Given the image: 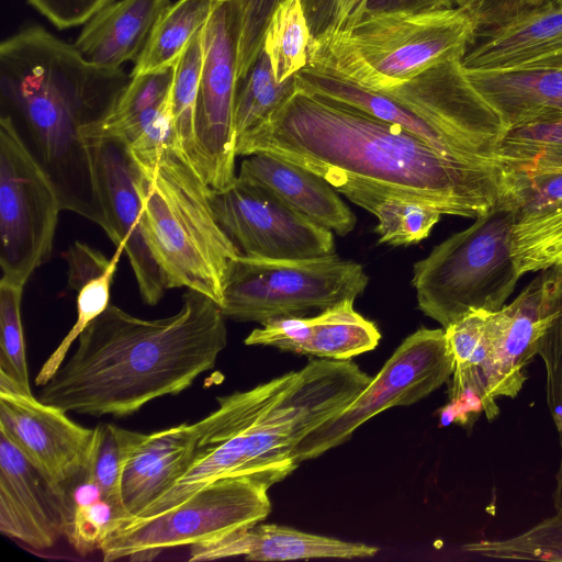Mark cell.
Instances as JSON below:
<instances>
[{"label":"cell","instance_id":"6da1fadb","mask_svg":"<svg viewBox=\"0 0 562 562\" xmlns=\"http://www.w3.org/2000/svg\"><path fill=\"white\" fill-rule=\"evenodd\" d=\"M237 156L267 154L330 186L356 180L419 201L442 215L476 218L502 196L501 166L449 157L405 128L297 87L237 138Z\"/></svg>","mask_w":562,"mask_h":562},{"label":"cell","instance_id":"7a4b0ae2","mask_svg":"<svg viewBox=\"0 0 562 562\" xmlns=\"http://www.w3.org/2000/svg\"><path fill=\"white\" fill-rule=\"evenodd\" d=\"M225 318L220 304L189 289L180 310L164 318H139L110 304L37 398L67 413L132 415L214 368L227 344Z\"/></svg>","mask_w":562,"mask_h":562},{"label":"cell","instance_id":"3957f363","mask_svg":"<svg viewBox=\"0 0 562 562\" xmlns=\"http://www.w3.org/2000/svg\"><path fill=\"white\" fill-rule=\"evenodd\" d=\"M132 79L86 61L76 47L32 26L0 45V115L8 116L53 181L63 210L108 231L91 146L82 128L103 117Z\"/></svg>","mask_w":562,"mask_h":562},{"label":"cell","instance_id":"277c9868","mask_svg":"<svg viewBox=\"0 0 562 562\" xmlns=\"http://www.w3.org/2000/svg\"><path fill=\"white\" fill-rule=\"evenodd\" d=\"M371 380L350 359L319 358L250 390L217 397L218 407L195 423L199 437L187 472L135 517L164 513L224 477L282 481L299 465V443L344 411Z\"/></svg>","mask_w":562,"mask_h":562},{"label":"cell","instance_id":"5b68a950","mask_svg":"<svg viewBox=\"0 0 562 562\" xmlns=\"http://www.w3.org/2000/svg\"><path fill=\"white\" fill-rule=\"evenodd\" d=\"M132 156L144 234L166 289L184 286L221 306L228 263L241 251L214 217L211 188L172 147Z\"/></svg>","mask_w":562,"mask_h":562},{"label":"cell","instance_id":"8992f818","mask_svg":"<svg viewBox=\"0 0 562 562\" xmlns=\"http://www.w3.org/2000/svg\"><path fill=\"white\" fill-rule=\"evenodd\" d=\"M476 29L461 8L362 16L349 31L312 38L307 65L384 91L442 63L462 59Z\"/></svg>","mask_w":562,"mask_h":562},{"label":"cell","instance_id":"52a82bcc","mask_svg":"<svg viewBox=\"0 0 562 562\" xmlns=\"http://www.w3.org/2000/svg\"><path fill=\"white\" fill-rule=\"evenodd\" d=\"M513 210L505 199L415 262L418 308L442 328L505 305L521 277L512 254Z\"/></svg>","mask_w":562,"mask_h":562},{"label":"cell","instance_id":"ba28073f","mask_svg":"<svg viewBox=\"0 0 562 562\" xmlns=\"http://www.w3.org/2000/svg\"><path fill=\"white\" fill-rule=\"evenodd\" d=\"M278 482L265 475L224 477L164 513L115 520L101 541L102 559L150 561L165 549L190 547L254 526L270 514L268 491Z\"/></svg>","mask_w":562,"mask_h":562},{"label":"cell","instance_id":"9c48e42d","mask_svg":"<svg viewBox=\"0 0 562 562\" xmlns=\"http://www.w3.org/2000/svg\"><path fill=\"white\" fill-rule=\"evenodd\" d=\"M368 282L360 263L336 252L303 259L241 254L228 263L221 308L226 318L263 324L356 300Z\"/></svg>","mask_w":562,"mask_h":562},{"label":"cell","instance_id":"30bf717a","mask_svg":"<svg viewBox=\"0 0 562 562\" xmlns=\"http://www.w3.org/2000/svg\"><path fill=\"white\" fill-rule=\"evenodd\" d=\"M63 205L49 176L13 122L0 115V267L25 286L52 255Z\"/></svg>","mask_w":562,"mask_h":562},{"label":"cell","instance_id":"8fae6325","mask_svg":"<svg viewBox=\"0 0 562 562\" xmlns=\"http://www.w3.org/2000/svg\"><path fill=\"white\" fill-rule=\"evenodd\" d=\"M453 359L445 328H419L395 349L367 387L339 414L310 432L296 447L297 463L348 441L373 416L412 405L447 383Z\"/></svg>","mask_w":562,"mask_h":562},{"label":"cell","instance_id":"7c38bea8","mask_svg":"<svg viewBox=\"0 0 562 562\" xmlns=\"http://www.w3.org/2000/svg\"><path fill=\"white\" fill-rule=\"evenodd\" d=\"M239 19L236 0H216L203 27V65L194 111L195 170L212 189L237 177L234 109Z\"/></svg>","mask_w":562,"mask_h":562},{"label":"cell","instance_id":"4fadbf2b","mask_svg":"<svg viewBox=\"0 0 562 562\" xmlns=\"http://www.w3.org/2000/svg\"><path fill=\"white\" fill-rule=\"evenodd\" d=\"M210 204L218 225L243 255L303 259L335 254L330 229L250 180L237 176L224 189L211 188Z\"/></svg>","mask_w":562,"mask_h":562},{"label":"cell","instance_id":"5bb4252c","mask_svg":"<svg viewBox=\"0 0 562 562\" xmlns=\"http://www.w3.org/2000/svg\"><path fill=\"white\" fill-rule=\"evenodd\" d=\"M33 394L0 390V430L59 491H70L98 449L101 426L83 427Z\"/></svg>","mask_w":562,"mask_h":562},{"label":"cell","instance_id":"9a60e30c","mask_svg":"<svg viewBox=\"0 0 562 562\" xmlns=\"http://www.w3.org/2000/svg\"><path fill=\"white\" fill-rule=\"evenodd\" d=\"M508 305L488 312L492 336L491 396L516 397L526 369L562 307V274L555 266L538 271Z\"/></svg>","mask_w":562,"mask_h":562},{"label":"cell","instance_id":"2e32d148","mask_svg":"<svg viewBox=\"0 0 562 562\" xmlns=\"http://www.w3.org/2000/svg\"><path fill=\"white\" fill-rule=\"evenodd\" d=\"M88 140L95 186L108 222L106 235L116 247H124L143 301L156 305L167 289L144 234L135 160L120 139Z\"/></svg>","mask_w":562,"mask_h":562},{"label":"cell","instance_id":"e0dca14e","mask_svg":"<svg viewBox=\"0 0 562 562\" xmlns=\"http://www.w3.org/2000/svg\"><path fill=\"white\" fill-rule=\"evenodd\" d=\"M70 496L54 486L0 430V531L35 550L66 535Z\"/></svg>","mask_w":562,"mask_h":562},{"label":"cell","instance_id":"ac0fdd59","mask_svg":"<svg viewBox=\"0 0 562 562\" xmlns=\"http://www.w3.org/2000/svg\"><path fill=\"white\" fill-rule=\"evenodd\" d=\"M467 70L562 68V1L479 31L464 53Z\"/></svg>","mask_w":562,"mask_h":562},{"label":"cell","instance_id":"d6986e66","mask_svg":"<svg viewBox=\"0 0 562 562\" xmlns=\"http://www.w3.org/2000/svg\"><path fill=\"white\" fill-rule=\"evenodd\" d=\"M175 67L132 76L110 111L82 128L83 137L120 139L134 155L175 148L170 106Z\"/></svg>","mask_w":562,"mask_h":562},{"label":"cell","instance_id":"ffe728a7","mask_svg":"<svg viewBox=\"0 0 562 562\" xmlns=\"http://www.w3.org/2000/svg\"><path fill=\"white\" fill-rule=\"evenodd\" d=\"M379 548L360 542L308 533L274 524H256L190 546L189 561H213L244 557L247 561L272 562L300 559H361Z\"/></svg>","mask_w":562,"mask_h":562},{"label":"cell","instance_id":"44dd1931","mask_svg":"<svg viewBox=\"0 0 562 562\" xmlns=\"http://www.w3.org/2000/svg\"><path fill=\"white\" fill-rule=\"evenodd\" d=\"M196 424H180L151 434L131 432L122 475V497L131 517L167 492L191 465Z\"/></svg>","mask_w":562,"mask_h":562},{"label":"cell","instance_id":"7402d4cb","mask_svg":"<svg viewBox=\"0 0 562 562\" xmlns=\"http://www.w3.org/2000/svg\"><path fill=\"white\" fill-rule=\"evenodd\" d=\"M260 184L318 225L345 236L357 218L336 189L312 171L267 154L243 160L237 175Z\"/></svg>","mask_w":562,"mask_h":562},{"label":"cell","instance_id":"603a6c76","mask_svg":"<svg viewBox=\"0 0 562 562\" xmlns=\"http://www.w3.org/2000/svg\"><path fill=\"white\" fill-rule=\"evenodd\" d=\"M169 0H121L97 12L74 46L81 57L100 68L116 69L145 49Z\"/></svg>","mask_w":562,"mask_h":562},{"label":"cell","instance_id":"cb8c5ba5","mask_svg":"<svg viewBox=\"0 0 562 562\" xmlns=\"http://www.w3.org/2000/svg\"><path fill=\"white\" fill-rule=\"evenodd\" d=\"M464 71L507 131L562 119V68Z\"/></svg>","mask_w":562,"mask_h":562},{"label":"cell","instance_id":"d4e9b609","mask_svg":"<svg viewBox=\"0 0 562 562\" xmlns=\"http://www.w3.org/2000/svg\"><path fill=\"white\" fill-rule=\"evenodd\" d=\"M295 80L297 87L305 91L357 109L383 122L401 126L449 157L471 164L498 166L474 158L452 138L385 93L364 88L311 66L300 70L295 75Z\"/></svg>","mask_w":562,"mask_h":562},{"label":"cell","instance_id":"484cf974","mask_svg":"<svg viewBox=\"0 0 562 562\" xmlns=\"http://www.w3.org/2000/svg\"><path fill=\"white\" fill-rule=\"evenodd\" d=\"M488 312L467 314L445 328L453 359L449 397L452 403L469 398L488 420L498 415L490 393L493 342Z\"/></svg>","mask_w":562,"mask_h":562},{"label":"cell","instance_id":"4316f807","mask_svg":"<svg viewBox=\"0 0 562 562\" xmlns=\"http://www.w3.org/2000/svg\"><path fill=\"white\" fill-rule=\"evenodd\" d=\"M353 303L355 300L347 299L316 316H301L294 353L349 360L373 350L381 334L374 323L355 310Z\"/></svg>","mask_w":562,"mask_h":562},{"label":"cell","instance_id":"83f0119b","mask_svg":"<svg viewBox=\"0 0 562 562\" xmlns=\"http://www.w3.org/2000/svg\"><path fill=\"white\" fill-rule=\"evenodd\" d=\"M334 188L378 218L374 232L379 235L380 244H418L429 236L442 215L419 201L364 182L346 180Z\"/></svg>","mask_w":562,"mask_h":562},{"label":"cell","instance_id":"f1b7e54d","mask_svg":"<svg viewBox=\"0 0 562 562\" xmlns=\"http://www.w3.org/2000/svg\"><path fill=\"white\" fill-rule=\"evenodd\" d=\"M216 0H178L158 21L131 76L176 65L193 36L206 24Z\"/></svg>","mask_w":562,"mask_h":562},{"label":"cell","instance_id":"f546056e","mask_svg":"<svg viewBox=\"0 0 562 562\" xmlns=\"http://www.w3.org/2000/svg\"><path fill=\"white\" fill-rule=\"evenodd\" d=\"M496 158L507 171L562 172V119L507 131Z\"/></svg>","mask_w":562,"mask_h":562},{"label":"cell","instance_id":"4dcf8cb0","mask_svg":"<svg viewBox=\"0 0 562 562\" xmlns=\"http://www.w3.org/2000/svg\"><path fill=\"white\" fill-rule=\"evenodd\" d=\"M312 34L302 0H283L265 32L266 52L278 82L293 78L307 66Z\"/></svg>","mask_w":562,"mask_h":562},{"label":"cell","instance_id":"1f68e13d","mask_svg":"<svg viewBox=\"0 0 562 562\" xmlns=\"http://www.w3.org/2000/svg\"><path fill=\"white\" fill-rule=\"evenodd\" d=\"M95 453L97 451L85 474L70 491V518L65 537L80 555L99 550L113 522L120 519L116 509L103 497L95 481Z\"/></svg>","mask_w":562,"mask_h":562},{"label":"cell","instance_id":"d6a6232c","mask_svg":"<svg viewBox=\"0 0 562 562\" xmlns=\"http://www.w3.org/2000/svg\"><path fill=\"white\" fill-rule=\"evenodd\" d=\"M203 55L202 29L193 36L177 60L170 92L175 148L193 168L196 159L194 111Z\"/></svg>","mask_w":562,"mask_h":562},{"label":"cell","instance_id":"836d02e7","mask_svg":"<svg viewBox=\"0 0 562 562\" xmlns=\"http://www.w3.org/2000/svg\"><path fill=\"white\" fill-rule=\"evenodd\" d=\"M296 88L295 76L278 82L263 49L237 85L234 121L237 138L262 123Z\"/></svg>","mask_w":562,"mask_h":562},{"label":"cell","instance_id":"e575fe53","mask_svg":"<svg viewBox=\"0 0 562 562\" xmlns=\"http://www.w3.org/2000/svg\"><path fill=\"white\" fill-rule=\"evenodd\" d=\"M24 286L0 280V390L32 394L21 319Z\"/></svg>","mask_w":562,"mask_h":562},{"label":"cell","instance_id":"d590c367","mask_svg":"<svg viewBox=\"0 0 562 562\" xmlns=\"http://www.w3.org/2000/svg\"><path fill=\"white\" fill-rule=\"evenodd\" d=\"M462 550L491 559L562 562V512L518 535L469 542Z\"/></svg>","mask_w":562,"mask_h":562},{"label":"cell","instance_id":"8d00e7d4","mask_svg":"<svg viewBox=\"0 0 562 562\" xmlns=\"http://www.w3.org/2000/svg\"><path fill=\"white\" fill-rule=\"evenodd\" d=\"M123 252V246L116 247L113 255L114 260L111 267L103 274L86 283L77 291L76 322L57 348L41 367L35 378L36 386H44L54 376L59 367L66 360L67 353L74 341L79 338L83 330L110 305V290L114 280L117 263Z\"/></svg>","mask_w":562,"mask_h":562},{"label":"cell","instance_id":"74e56055","mask_svg":"<svg viewBox=\"0 0 562 562\" xmlns=\"http://www.w3.org/2000/svg\"><path fill=\"white\" fill-rule=\"evenodd\" d=\"M131 432L132 430L113 424L101 426V438L93 461L95 481L103 497L116 509L120 519L131 517L122 497V475Z\"/></svg>","mask_w":562,"mask_h":562},{"label":"cell","instance_id":"f35d334b","mask_svg":"<svg viewBox=\"0 0 562 562\" xmlns=\"http://www.w3.org/2000/svg\"><path fill=\"white\" fill-rule=\"evenodd\" d=\"M283 0H236L239 19L237 80L249 71L263 45L269 20Z\"/></svg>","mask_w":562,"mask_h":562},{"label":"cell","instance_id":"ab89813d","mask_svg":"<svg viewBox=\"0 0 562 562\" xmlns=\"http://www.w3.org/2000/svg\"><path fill=\"white\" fill-rule=\"evenodd\" d=\"M367 0H302L312 37L349 31L362 18Z\"/></svg>","mask_w":562,"mask_h":562},{"label":"cell","instance_id":"60d3db41","mask_svg":"<svg viewBox=\"0 0 562 562\" xmlns=\"http://www.w3.org/2000/svg\"><path fill=\"white\" fill-rule=\"evenodd\" d=\"M113 0H27L57 29L64 30L87 23Z\"/></svg>","mask_w":562,"mask_h":562},{"label":"cell","instance_id":"b9f144b4","mask_svg":"<svg viewBox=\"0 0 562 562\" xmlns=\"http://www.w3.org/2000/svg\"><path fill=\"white\" fill-rule=\"evenodd\" d=\"M558 0H476L469 14L476 32L503 25Z\"/></svg>","mask_w":562,"mask_h":562},{"label":"cell","instance_id":"7bdbcfd3","mask_svg":"<svg viewBox=\"0 0 562 562\" xmlns=\"http://www.w3.org/2000/svg\"><path fill=\"white\" fill-rule=\"evenodd\" d=\"M68 263V288L78 291L82 285L103 274L113 263L101 251L80 241L74 243L64 254Z\"/></svg>","mask_w":562,"mask_h":562},{"label":"cell","instance_id":"ee69618b","mask_svg":"<svg viewBox=\"0 0 562 562\" xmlns=\"http://www.w3.org/2000/svg\"><path fill=\"white\" fill-rule=\"evenodd\" d=\"M453 7L452 0H367L362 16L393 12H428Z\"/></svg>","mask_w":562,"mask_h":562},{"label":"cell","instance_id":"f6af8a7d","mask_svg":"<svg viewBox=\"0 0 562 562\" xmlns=\"http://www.w3.org/2000/svg\"><path fill=\"white\" fill-rule=\"evenodd\" d=\"M454 7L465 10L468 13L474 7L476 0H452Z\"/></svg>","mask_w":562,"mask_h":562},{"label":"cell","instance_id":"bcb514c9","mask_svg":"<svg viewBox=\"0 0 562 562\" xmlns=\"http://www.w3.org/2000/svg\"><path fill=\"white\" fill-rule=\"evenodd\" d=\"M554 266L559 269V271L562 274V257L559 259V261Z\"/></svg>","mask_w":562,"mask_h":562},{"label":"cell","instance_id":"7dc6e473","mask_svg":"<svg viewBox=\"0 0 562 562\" xmlns=\"http://www.w3.org/2000/svg\"><path fill=\"white\" fill-rule=\"evenodd\" d=\"M558 1H562V0H558Z\"/></svg>","mask_w":562,"mask_h":562}]
</instances>
